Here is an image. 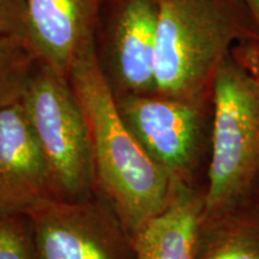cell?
I'll return each instance as SVG.
<instances>
[{
  "label": "cell",
  "mask_w": 259,
  "mask_h": 259,
  "mask_svg": "<svg viewBox=\"0 0 259 259\" xmlns=\"http://www.w3.org/2000/svg\"><path fill=\"white\" fill-rule=\"evenodd\" d=\"M69 82L89 127L96 183L130 239L167 205L173 181L122 119L97 58L95 38L78 52Z\"/></svg>",
  "instance_id": "cell-1"
},
{
  "label": "cell",
  "mask_w": 259,
  "mask_h": 259,
  "mask_svg": "<svg viewBox=\"0 0 259 259\" xmlns=\"http://www.w3.org/2000/svg\"><path fill=\"white\" fill-rule=\"evenodd\" d=\"M247 42H259V29L245 0H160L155 94L212 102L222 63Z\"/></svg>",
  "instance_id": "cell-2"
},
{
  "label": "cell",
  "mask_w": 259,
  "mask_h": 259,
  "mask_svg": "<svg viewBox=\"0 0 259 259\" xmlns=\"http://www.w3.org/2000/svg\"><path fill=\"white\" fill-rule=\"evenodd\" d=\"M259 42L235 45L216 74L202 225L257 199Z\"/></svg>",
  "instance_id": "cell-3"
},
{
  "label": "cell",
  "mask_w": 259,
  "mask_h": 259,
  "mask_svg": "<svg viewBox=\"0 0 259 259\" xmlns=\"http://www.w3.org/2000/svg\"><path fill=\"white\" fill-rule=\"evenodd\" d=\"M60 198L83 200L96 184L85 116L70 82L38 63L21 100Z\"/></svg>",
  "instance_id": "cell-4"
},
{
  "label": "cell",
  "mask_w": 259,
  "mask_h": 259,
  "mask_svg": "<svg viewBox=\"0 0 259 259\" xmlns=\"http://www.w3.org/2000/svg\"><path fill=\"white\" fill-rule=\"evenodd\" d=\"M115 99L126 125L171 181L206 186L199 183V173L209 167L212 102L157 94H125Z\"/></svg>",
  "instance_id": "cell-5"
},
{
  "label": "cell",
  "mask_w": 259,
  "mask_h": 259,
  "mask_svg": "<svg viewBox=\"0 0 259 259\" xmlns=\"http://www.w3.org/2000/svg\"><path fill=\"white\" fill-rule=\"evenodd\" d=\"M160 0H101L95 48L115 96L156 92Z\"/></svg>",
  "instance_id": "cell-6"
},
{
  "label": "cell",
  "mask_w": 259,
  "mask_h": 259,
  "mask_svg": "<svg viewBox=\"0 0 259 259\" xmlns=\"http://www.w3.org/2000/svg\"><path fill=\"white\" fill-rule=\"evenodd\" d=\"M25 216L35 259H135L120 221L93 203L53 197Z\"/></svg>",
  "instance_id": "cell-7"
},
{
  "label": "cell",
  "mask_w": 259,
  "mask_h": 259,
  "mask_svg": "<svg viewBox=\"0 0 259 259\" xmlns=\"http://www.w3.org/2000/svg\"><path fill=\"white\" fill-rule=\"evenodd\" d=\"M59 197L50 164L21 101L0 111V212L27 215Z\"/></svg>",
  "instance_id": "cell-8"
},
{
  "label": "cell",
  "mask_w": 259,
  "mask_h": 259,
  "mask_svg": "<svg viewBox=\"0 0 259 259\" xmlns=\"http://www.w3.org/2000/svg\"><path fill=\"white\" fill-rule=\"evenodd\" d=\"M101 0H25L27 42L38 63L69 80L78 52L95 38Z\"/></svg>",
  "instance_id": "cell-9"
},
{
  "label": "cell",
  "mask_w": 259,
  "mask_h": 259,
  "mask_svg": "<svg viewBox=\"0 0 259 259\" xmlns=\"http://www.w3.org/2000/svg\"><path fill=\"white\" fill-rule=\"evenodd\" d=\"M206 186L173 181L163 210L130 236L135 259H193Z\"/></svg>",
  "instance_id": "cell-10"
},
{
  "label": "cell",
  "mask_w": 259,
  "mask_h": 259,
  "mask_svg": "<svg viewBox=\"0 0 259 259\" xmlns=\"http://www.w3.org/2000/svg\"><path fill=\"white\" fill-rule=\"evenodd\" d=\"M193 259H259L258 199L200 226Z\"/></svg>",
  "instance_id": "cell-11"
},
{
  "label": "cell",
  "mask_w": 259,
  "mask_h": 259,
  "mask_svg": "<svg viewBox=\"0 0 259 259\" xmlns=\"http://www.w3.org/2000/svg\"><path fill=\"white\" fill-rule=\"evenodd\" d=\"M37 65L25 38L0 34V111L21 101Z\"/></svg>",
  "instance_id": "cell-12"
},
{
  "label": "cell",
  "mask_w": 259,
  "mask_h": 259,
  "mask_svg": "<svg viewBox=\"0 0 259 259\" xmlns=\"http://www.w3.org/2000/svg\"><path fill=\"white\" fill-rule=\"evenodd\" d=\"M24 218L0 212V259H35L31 227Z\"/></svg>",
  "instance_id": "cell-13"
},
{
  "label": "cell",
  "mask_w": 259,
  "mask_h": 259,
  "mask_svg": "<svg viewBox=\"0 0 259 259\" xmlns=\"http://www.w3.org/2000/svg\"><path fill=\"white\" fill-rule=\"evenodd\" d=\"M0 34L27 40L25 0H0Z\"/></svg>",
  "instance_id": "cell-14"
},
{
  "label": "cell",
  "mask_w": 259,
  "mask_h": 259,
  "mask_svg": "<svg viewBox=\"0 0 259 259\" xmlns=\"http://www.w3.org/2000/svg\"><path fill=\"white\" fill-rule=\"evenodd\" d=\"M246 4L250 8L252 15H253V18L257 23V27L259 29V0H245Z\"/></svg>",
  "instance_id": "cell-15"
},
{
  "label": "cell",
  "mask_w": 259,
  "mask_h": 259,
  "mask_svg": "<svg viewBox=\"0 0 259 259\" xmlns=\"http://www.w3.org/2000/svg\"><path fill=\"white\" fill-rule=\"evenodd\" d=\"M257 199H258V203H259V189H258V194H257Z\"/></svg>",
  "instance_id": "cell-16"
}]
</instances>
